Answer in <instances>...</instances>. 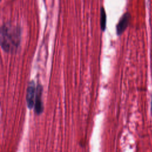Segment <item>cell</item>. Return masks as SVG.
<instances>
[{
  "mask_svg": "<svg viewBox=\"0 0 152 152\" xmlns=\"http://www.w3.org/2000/svg\"><path fill=\"white\" fill-rule=\"evenodd\" d=\"M1 46L6 52H16L20 45L21 30L10 23H4L1 28Z\"/></svg>",
  "mask_w": 152,
  "mask_h": 152,
  "instance_id": "cell-1",
  "label": "cell"
},
{
  "mask_svg": "<svg viewBox=\"0 0 152 152\" xmlns=\"http://www.w3.org/2000/svg\"><path fill=\"white\" fill-rule=\"evenodd\" d=\"M43 87L41 84H37L36 90L34 100V111L37 115H40L43 111V106L42 100Z\"/></svg>",
  "mask_w": 152,
  "mask_h": 152,
  "instance_id": "cell-2",
  "label": "cell"
},
{
  "mask_svg": "<svg viewBox=\"0 0 152 152\" xmlns=\"http://www.w3.org/2000/svg\"><path fill=\"white\" fill-rule=\"evenodd\" d=\"M36 87L35 84L33 81L29 82L28 87L27 88V94H26V102L27 105L28 109H31L33 108L34 105V98L36 96Z\"/></svg>",
  "mask_w": 152,
  "mask_h": 152,
  "instance_id": "cell-3",
  "label": "cell"
},
{
  "mask_svg": "<svg viewBox=\"0 0 152 152\" xmlns=\"http://www.w3.org/2000/svg\"><path fill=\"white\" fill-rule=\"evenodd\" d=\"M131 17V14L129 12H126L120 18L116 26V33L118 36L122 34L126 30L129 25Z\"/></svg>",
  "mask_w": 152,
  "mask_h": 152,
  "instance_id": "cell-4",
  "label": "cell"
},
{
  "mask_svg": "<svg viewBox=\"0 0 152 152\" xmlns=\"http://www.w3.org/2000/svg\"><path fill=\"white\" fill-rule=\"evenodd\" d=\"M100 27L102 31H104L106 27V14L103 8L100 10Z\"/></svg>",
  "mask_w": 152,
  "mask_h": 152,
  "instance_id": "cell-5",
  "label": "cell"
},
{
  "mask_svg": "<svg viewBox=\"0 0 152 152\" xmlns=\"http://www.w3.org/2000/svg\"><path fill=\"white\" fill-rule=\"evenodd\" d=\"M150 110H151V113H152V99H151V109H150Z\"/></svg>",
  "mask_w": 152,
  "mask_h": 152,
  "instance_id": "cell-6",
  "label": "cell"
}]
</instances>
